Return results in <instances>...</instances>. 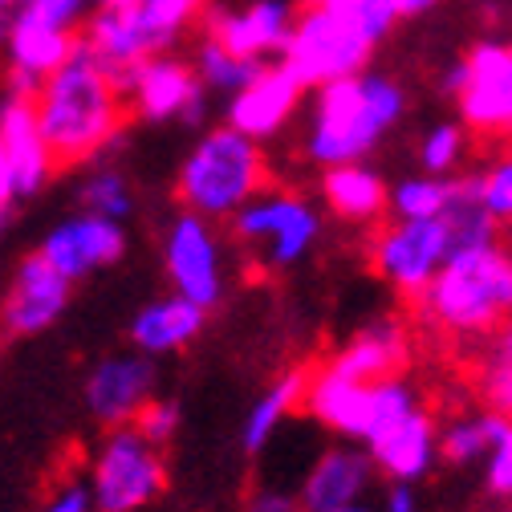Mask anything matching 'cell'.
<instances>
[{
  "instance_id": "obj_39",
  "label": "cell",
  "mask_w": 512,
  "mask_h": 512,
  "mask_svg": "<svg viewBox=\"0 0 512 512\" xmlns=\"http://www.w3.org/2000/svg\"><path fill=\"white\" fill-rule=\"evenodd\" d=\"M21 204H25V196H21L17 171H13L9 155H5V143H0V228H9V224H13V216H17Z\"/></svg>"
},
{
  "instance_id": "obj_35",
  "label": "cell",
  "mask_w": 512,
  "mask_h": 512,
  "mask_svg": "<svg viewBox=\"0 0 512 512\" xmlns=\"http://www.w3.org/2000/svg\"><path fill=\"white\" fill-rule=\"evenodd\" d=\"M179 427H183V407L175 403V399H151L147 407H143V415L135 419V431L151 443V447H171L175 443V435H179Z\"/></svg>"
},
{
  "instance_id": "obj_2",
  "label": "cell",
  "mask_w": 512,
  "mask_h": 512,
  "mask_svg": "<svg viewBox=\"0 0 512 512\" xmlns=\"http://www.w3.org/2000/svg\"><path fill=\"white\" fill-rule=\"evenodd\" d=\"M407 114V90L378 70H362L354 78L330 82L313 90L305 126H301V155L313 167L366 163Z\"/></svg>"
},
{
  "instance_id": "obj_20",
  "label": "cell",
  "mask_w": 512,
  "mask_h": 512,
  "mask_svg": "<svg viewBox=\"0 0 512 512\" xmlns=\"http://www.w3.org/2000/svg\"><path fill=\"white\" fill-rule=\"evenodd\" d=\"M0 143H5V155H9V163L17 171L21 196L25 200L41 196L61 163H57V155H53L45 131H41L33 98H25V94H5L0 98Z\"/></svg>"
},
{
  "instance_id": "obj_5",
  "label": "cell",
  "mask_w": 512,
  "mask_h": 512,
  "mask_svg": "<svg viewBox=\"0 0 512 512\" xmlns=\"http://www.w3.org/2000/svg\"><path fill=\"white\" fill-rule=\"evenodd\" d=\"M232 240L236 248L261 273H289L309 252L322 244L326 216L309 196L293 187H265L256 200H248L232 216Z\"/></svg>"
},
{
  "instance_id": "obj_43",
  "label": "cell",
  "mask_w": 512,
  "mask_h": 512,
  "mask_svg": "<svg viewBox=\"0 0 512 512\" xmlns=\"http://www.w3.org/2000/svg\"><path fill=\"white\" fill-rule=\"evenodd\" d=\"M21 13H25V0H0V49H5V41H9L13 25L21 21Z\"/></svg>"
},
{
  "instance_id": "obj_8",
  "label": "cell",
  "mask_w": 512,
  "mask_h": 512,
  "mask_svg": "<svg viewBox=\"0 0 512 512\" xmlns=\"http://www.w3.org/2000/svg\"><path fill=\"white\" fill-rule=\"evenodd\" d=\"M86 488L98 512H147L167 488L163 452L135 427H110L94 443Z\"/></svg>"
},
{
  "instance_id": "obj_44",
  "label": "cell",
  "mask_w": 512,
  "mask_h": 512,
  "mask_svg": "<svg viewBox=\"0 0 512 512\" xmlns=\"http://www.w3.org/2000/svg\"><path fill=\"white\" fill-rule=\"evenodd\" d=\"M492 358L496 362H512V317L492 334Z\"/></svg>"
},
{
  "instance_id": "obj_26",
  "label": "cell",
  "mask_w": 512,
  "mask_h": 512,
  "mask_svg": "<svg viewBox=\"0 0 512 512\" xmlns=\"http://www.w3.org/2000/svg\"><path fill=\"white\" fill-rule=\"evenodd\" d=\"M305 391H309V374L305 370H285L281 378H273L269 387L252 399V407L240 419V447L248 456H261L265 447L281 435V427L297 415V407H305Z\"/></svg>"
},
{
  "instance_id": "obj_46",
  "label": "cell",
  "mask_w": 512,
  "mask_h": 512,
  "mask_svg": "<svg viewBox=\"0 0 512 512\" xmlns=\"http://www.w3.org/2000/svg\"><path fill=\"white\" fill-rule=\"evenodd\" d=\"M342 512H378V508L366 500V504H354V508H342Z\"/></svg>"
},
{
  "instance_id": "obj_40",
  "label": "cell",
  "mask_w": 512,
  "mask_h": 512,
  "mask_svg": "<svg viewBox=\"0 0 512 512\" xmlns=\"http://www.w3.org/2000/svg\"><path fill=\"white\" fill-rule=\"evenodd\" d=\"M41 512H98L94 508V496L86 488V480H70V484H61L45 504Z\"/></svg>"
},
{
  "instance_id": "obj_16",
  "label": "cell",
  "mask_w": 512,
  "mask_h": 512,
  "mask_svg": "<svg viewBox=\"0 0 512 512\" xmlns=\"http://www.w3.org/2000/svg\"><path fill=\"white\" fill-rule=\"evenodd\" d=\"M305 94L309 90L281 66V61H269V66H261L252 74V82L244 90L224 98V126H232V131H240L244 139L265 147L293 126Z\"/></svg>"
},
{
  "instance_id": "obj_3",
  "label": "cell",
  "mask_w": 512,
  "mask_h": 512,
  "mask_svg": "<svg viewBox=\"0 0 512 512\" xmlns=\"http://www.w3.org/2000/svg\"><path fill=\"white\" fill-rule=\"evenodd\" d=\"M419 322L452 338H488L512 317V252L500 244L452 252L427 293L415 301Z\"/></svg>"
},
{
  "instance_id": "obj_27",
  "label": "cell",
  "mask_w": 512,
  "mask_h": 512,
  "mask_svg": "<svg viewBox=\"0 0 512 512\" xmlns=\"http://www.w3.org/2000/svg\"><path fill=\"white\" fill-rule=\"evenodd\" d=\"M508 419L496 411H472V415H456L452 423L439 427V460L452 468H472L484 464L492 456L496 439L504 435Z\"/></svg>"
},
{
  "instance_id": "obj_38",
  "label": "cell",
  "mask_w": 512,
  "mask_h": 512,
  "mask_svg": "<svg viewBox=\"0 0 512 512\" xmlns=\"http://www.w3.org/2000/svg\"><path fill=\"white\" fill-rule=\"evenodd\" d=\"M484 484L492 496H512V423L496 439L492 456L484 460Z\"/></svg>"
},
{
  "instance_id": "obj_48",
  "label": "cell",
  "mask_w": 512,
  "mask_h": 512,
  "mask_svg": "<svg viewBox=\"0 0 512 512\" xmlns=\"http://www.w3.org/2000/svg\"><path fill=\"white\" fill-rule=\"evenodd\" d=\"M0 240H5V228H0Z\"/></svg>"
},
{
  "instance_id": "obj_36",
  "label": "cell",
  "mask_w": 512,
  "mask_h": 512,
  "mask_svg": "<svg viewBox=\"0 0 512 512\" xmlns=\"http://www.w3.org/2000/svg\"><path fill=\"white\" fill-rule=\"evenodd\" d=\"M94 5L98 0H25L21 17H33V21L53 25V29H70V33L82 37V25L94 13Z\"/></svg>"
},
{
  "instance_id": "obj_19",
  "label": "cell",
  "mask_w": 512,
  "mask_h": 512,
  "mask_svg": "<svg viewBox=\"0 0 512 512\" xmlns=\"http://www.w3.org/2000/svg\"><path fill=\"white\" fill-rule=\"evenodd\" d=\"M82 49V37L70 29H53L41 25L33 17H21L5 41V78H9V94H25L33 98L66 61Z\"/></svg>"
},
{
  "instance_id": "obj_24",
  "label": "cell",
  "mask_w": 512,
  "mask_h": 512,
  "mask_svg": "<svg viewBox=\"0 0 512 512\" xmlns=\"http://www.w3.org/2000/svg\"><path fill=\"white\" fill-rule=\"evenodd\" d=\"M208 322V309L187 301L183 293H163L155 301H147L135 317H131V350L147 354V358H167L179 354L183 346H191L200 338Z\"/></svg>"
},
{
  "instance_id": "obj_41",
  "label": "cell",
  "mask_w": 512,
  "mask_h": 512,
  "mask_svg": "<svg viewBox=\"0 0 512 512\" xmlns=\"http://www.w3.org/2000/svg\"><path fill=\"white\" fill-rule=\"evenodd\" d=\"M248 512H301V500L281 484H261L248 496Z\"/></svg>"
},
{
  "instance_id": "obj_17",
  "label": "cell",
  "mask_w": 512,
  "mask_h": 512,
  "mask_svg": "<svg viewBox=\"0 0 512 512\" xmlns=\"http://www.w3.org/2000/svg\"><path fill=\"white\" fill-rule=\"evenodd\" d=\"M155 382H159L155 378V358H147L139 350L106 354L86 374V387H82L86 411L102 423V431H110V427H135L143 407L155 399Z\"/></svg>"
},
{
  "instance_id": "obj_11",
  "label": "cell",
  "mask_w": 512,
  "mask_h": 512,
  "mask_svg": "<svg viewBox=\"0 0 512 512\" xmlns=\"http://www.w3.org/2000/svg\"><path fill=\"white\" fill-rule=\"evenodd\" d=\"M126 106L143 122H187L200 126L208 118V98L212 90L200 82L196 66L187 57L171 53H151L147 61L122 78Z\"/></svg>"
},
{
  "instance_id": "obj_15",
  "label": "cell",
  "mask_w": 512,
  "mask_h": 512,
  "mask_svg": "<svg viewBox=\"0 0 512 512\" xmlns=\"http://www.w3.org/2000/svg\"><path fill=\"white\" fill-rule=\"evenodd\" d=\"M37 252L45 261L66 277V281H86L110 265L122 261L126 252V228L118 220H106V216H94V212H70L61 216L37 244Z\"/></svg>"
},
{
  "instance_id": "obj_14",
  "label": "cell",
  "mask_w": 512,
  "mask_h": 512,
  "mask_svg": "<svg viewBox=\"0 0 512 512\" xmlns=\"http://www.w3.org/2000/svg\"><path fill=\"white\" fill-rule=\"evenodd\" d=\"M297 5L293 0H240V5H216L204 17V33L228 45L232 53L269 66L281 61L293 25H297Z\"/></svg>"
},
{
  "instance_id": "obj_13",
  "label": "cell",
  "mask_w": 512,
  "mask_h": 512,
  "mask_svg": "<svg viewBox=\"0 0 512 512\" xmlns=\"http://www.w3.org/2000/svg\"><path fill=\"white\" fill-rule=\"evenodd\" d=\"M464 61L468 82L456 98L460 122L476 139H512V41H476Z\"/></svg>"
},
{
  "instance_id": "obj_4",
  "label": "cell",
  "mask_w": 512,
  "mask_h": 512,
  "mask_svg": "<svg viewBox=\"0 0 512 512\" xmlns=\"http://www.w3.org/2000/svg\"><path fill=\"white\" fill-rule=\"evenodd\" d=\"M269 187L265 147L244 139L232 126H208L191 143L175 171V200L212 224H232V216Z\"/></svg>"
},
{
  "instance_id": "obj_45",
  "label": "cell",
  "mask_w": 512,
  "mask_h": 512,
  "mask_svg": "<svg viewBox=\"0 0 512 512\" xmlns=\"http://www.w3.org/2000/svg\"><path fill=\"white\" fill-rule=\"evenodd\" d=\"M439 5V0H399V13H403V21L407 17H423V13H431Z\"/></svg>"
},
{
  "instance_id": "obj_7",
  "label": "cell",
  "mask_w": 512,
  "mask_h": 512,
  "mask_svg": "<svg viewBox=\"0 0 512 512\" xmlns=\"http://www.w3.org/2000/svg\"><path fill=\"white\" fill-rule=\"evenodd\" d=\"M374 49H378V41L366 29H358L354 21H346L330 9H317V5H301L293 37L281 53V66L313 94L330 82L370 70Z\"/></svg>"
},
{
  "instance_id": "obj_37",
  "label": "cell",
  "mask_w": 512,
  "mask_h": 512,
  "mask_svg": "<svg viewBox=\"0 0 512 512\" xmlns=\"http://www.w3.org/2000/svg\"><path fill=\"white\" fill-rule=\"evenodd\" d=\"M480 399H484L488 411H496V415H504L512 423V362H496L492 358L480 370Z\"/></svg>"
},
{
  "instance_id": "obj_34",
  "label": "cell",
  "mask_w": 512,
  "mask_h": 512,
  "mask_svg": "<svg viewBox=\"0 0 512 512\" xmlns=\"http://www.w3.org/2000/svg\"><path fill=\"white\" fill-rule=\"evenodd\" d=\"M480 183V204L496 224H512V151L476 171Z\"/></svg>"
},
{
  "instance_id": "obj_33",
  "label": "cell",
  "mask_w": 512,
  "mask_h": 512,
  "mask_svg": "<svg viewBox=\"0 0 512 512\" xmlns=\"http://www.w3.org/2000/svg\"><path fill=\"white\" fill-rule=\"evenodd\" d=\"M301 5H317V9H330L346 21H354L358 29H366L374 41H382L395 21H403L399 13V0H301Z\"/></svg>"
},
{
  "instance_id": "obj_10",
  "label": "cell",
  "mask_w": 512,
  "mask_h": 512,
  "mask_svg": "<svg viewBox=\"0 0 512 512\" xmlns=\"http://www.w3.org/2000/svg\"><path fill=\"white\" fill-rule=\"evenodd\" d=\"M452 232L447 220H387L370 240V269L399 297L419 301L439 269L452 261Z\"/></svg>"
},
{
  "instance_id": "obj_21",
  "label": "cell",
  "mask_w": 512,
  "mask_h": 512,
  "mask_svg": "<svg viewBox=\"0 0 512 512\" xmlns=\"http://www.w3.org/2000/svg\"><path fill=\"white\" fill-rule=\"evenodd\" d=\"M366 452H370V460H374L382 480L419 484L439 464V423H435V415L427 407H419L407 419H399L391 431H382Z\"/></svg>"
},
{
  "instance_id": "obj_31",
  "label": "cell",
  "mask_w": 512,
  "mask_h": 512,
  "mask_svg": "<svg viewBox=\"0 0 512 512\" xmlns=\"http://www.w3.org/2000/svg\"><path fill=\"white\" fill-rule=\"evenodd\" d=\"M191 66H196L200 82H204L212 94H220V98H232L236 90H244V86L252 82V74L261 70L256 61H248V57L232 53L228 45H220V41H216V37H208V33L196 41V53H191Z\"/></svg>"
},
{
  "instance_id": "obj_6",
  "label": "cell",
  "mask_w": 512,
  "mask_h": 512,
  "mask_svg": "<svg viewBox=\"0 0 512 512\" xmlns=\"http://www.w3.org/2000/svg\"><path fill=\"white\" fill-rule=\"evenodd\" d=\"M419 391L403 374L382 378V382H350L330 374L326 366L309 374V391H305V415L313 423H322L346 443L370 447L382 431H391L399 419L419 411Z\"/></svg>"
},
{
  "instance_id": "obj_18",
  "label": "cell",
  "mask_w": 512,
  "mask_h": 512,
  "mask_svg": "<svg viewBox=\"0 0 512 512\" xmlns=\"http://www.w3.org/2000/svg\"><path fill=\"white\" fill-rule=\"evenodd\" d=\"M374 480H378V468H374L370 452L362 443L342 439L338 447H326V452L305 468V476L297 484L301 512H342V508L366 504Z\"/></svg>"
},
{
  "instance_id": "obj_1",
  "label": "cell",
  "mask_w": 512,
  "mask_h": 512,
  "mask_svg": "<svg viewBox=\"0 0 512 512\" xmlns=\"http://www.w3.org/2000/svg\"><path fill=\"white\" fill-rule=\"evenodd\" d=\"M33 106L61 167H82L110 155L131 118L122 78H114L86 49H78L33 94Z\"/></svg>"
},
{
  "instance_id": "obj_28",
  "label": "cell",
  "mask_w": 512,
  "mask_h": 512,
  "mask_svg": "<svg viewBox=\"0 0 512 512\" xmlns=\"http://www.w3.org/2000/svg\"><path fill=\"white\" fill-rule=\"evenodd\" d=\"M78 208L126 224L139 208L131 175H126L122 167H114V163H106V159L90 163V171L78 179Z\"/></svg>"
},
{
  "instance_id": "obj_22",
  "label": "cell",
  "mask_w": 512,
  "mask_h": 512,
  "mask_svg": "<svg viewBox=\"0 0 512 512\" xmlns=\"http://www.w3.org/2000/svg\"><path fill=\"white\" fill-rule=\"evenodd\" d=\"M82 49L98 57L114 78H126L139 61H147L151 45L139 21V0H98L82 25Z\"/></svg>"
},
{
  "instance_id": "obj_30",
  "label": "cell",
  "mask_w": 512,
  "mask_h": 512,
  "mask_svg": "<svg viewBox=\"0 0 512 512\" xmlns=\"http://www.w3.org/2000/svg\"><path fill=\"white\" fill-rule=\"evenodd\" d=\"M208 0H139V21L147 33L151 53H171L191 25H204Z\"/></svg>"
},
{
  "instance_id": "obj_9",
  "label": "cell",
  "mask_w": 512,
  "mask_h": 512,
  "mask_svg": "<svg viewBox=\"0 0 512 512\" xmlns=\"http://www.w3.org/2000/svg\"><path fill=\"white\" fill-rule=\"evenodd\" d=\"M163 273L171 293H183L187 301H196L204 309L220 305L228 293V244L220 236V224L183 212L175 220H167L163 240Z\"/></svg>"
},
{
  "instance_id": "obj_47",
  "label": "cell",
  "mask_w": 512,
  "mask_h": 512,
  "mask_svg": "<svg viewBox=\"0 0 512 512\" xmlns=\"http://www.w3.org/2000/svg\"><path fill=\"white\" fill-rule=\"evenodd\" d=\"M5 334H9V330H5V317H0V342H5Z\"/></svg>"
},
{
  "instance_id": "obj_25",
  "label": "cell",
  "mask_w": 512,
  "mask_h": 512,
  "mask_svg": "<svg viewBox=\"0 0 512 512\" xmlns=\"http://www.w3.org/2000/svg\"><path fill=\"white\" fill-rule=\"evenodd\" d=\"M317 187H322V204L346 224L366 228V224H378L382 216H391V183L370 163L326 167Z\"/></svg>"
},
{
  "instance_id": "obj_29",
  "label": "cell",
  "mask_w": 512,
  "mask_h": 512,
  "mask_svg": "<svg viewBox=\"0 0 512 512\" xmlns=\"http://www.w3.org/2000/svg\"><path fill=\"white\" fill-rule=\"evenodd\" d=\"M456 200L452 175H403L391 183V220H439Z\"/></svg>"
},
{
  "instance_id": "obj_23",
  "label": "cell",
  "mask_w": 512,
  "mask_h": 512,
  "mask_svg": "<svg viewBox=\"0 0 512 512\" xmlns=\"http://www.w3.org/2000/svg\"><path fill=\"white\" fill-rule=\"evenodd\" d=\"M411 358V338L395 317H378L366 322L362 330H354L326 362L330 374L350 378V382H382L395 378Z\"/></svg>"
},
{
  "instance_id": "obj_12",
  "label": "cell",
  "mask_w": 512,
  "mask_h": 512,
  "mask_svg": "<svg viewBox=\"0 0 512 512\" xmlns=\"http://www.w3.org/2000/svg\"><path fill=\"white\" fill-rule=\"evenodd\" d=\"M70 297L74 281L61 277L37 248L17 256L0 281V317H5L9 338H37L53 330L66 317Z\"/></svg>"
},
{
  "instance_id": "obj_42",
  "label": "cell",
  "mask_w": 512,
  "mask_h": 512,
  "mask_svg": "<svg viewBox=\"0 0 512 512\" xmlns=\"http://www.w3.org/2000/svg\"><path fill=\"white\" fill-rule=\"evenodd\" d=\"M378 512H419V496H415V484H391L382 492V500L374 504Z\"/></svg>"
},
{
  "instance_id": "obj_32",
  "label": "cell",
  "mask_w": 512,
  "mask_h": 512,
  "mask_svg": "<svg viewBox=\"0 0 512 512\" xmlns=\"http://www.w3.org/2000/svg\"><path fill=\"white\" fill-rule=\"evenodd\" d=\"M468 147H472V131L460 118L431 122L419 139V167L427 175H452L468 159Z\"/></svg>"
}]
</instances>
